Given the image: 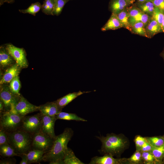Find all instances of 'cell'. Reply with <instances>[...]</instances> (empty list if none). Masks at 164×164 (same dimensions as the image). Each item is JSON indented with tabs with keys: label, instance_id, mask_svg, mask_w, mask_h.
Returning a JSON list of instances; mask_svg holds the SVG:
<instances>
[{
	"label": "cell",
	"instance_id": "277c9868",
	"mask_svg": "<svg viewBox=\"0 0 164 164\" xmlns=\"http://www.w3.org/2000/svg\"><path fill=\"white\" fill-rule=\"evenodd\" d=\"M0 128L9 133L20 130L24 116L10 111L0 114Z\"/></svg>",
	"mask_w": 164,
	"mask_h": 164
},
{
	"label": "cell",
	"instance_id": "4fadbf2b",
	"mask_svg": "<svg viewBox=\"0 0 164 164\" xmlns=\"http://www.w3.org/2000/svg\"><path fill=\"white\" fill-rule=\"evenodd\" d=\"M21 68L16 63L8 68L0 81V85L7 84L19 76Z\"/></svg>",
	"mask_w": 164,
	"mask_h": 164
},
{
	"label": "cell",
	"instance_id": "f907efd6",
	"mask_svg": "<svg viewBox=\"0 0 164 164\" xmlns=\"http://www.w3.org/2000/svg\"></svg>",
	"mask_w": 164,
	"mask_h": 164
},
{
	"label": "cell",
	"instance_id": "cb8c5ba5",
	"mask_svg": "<svg viewBox=\"0 0 164 164\" xmlns=\"http://www.w3.org/2000/svg\"><path fill=\"white\" fill-rule=\"evenodd\" d=\"M57 119L66 120H74L77 121H87L78 116L75 114L61 111L56 116Z\"/></svg>",
	"mask_w": 164,
	"mask_h": 164
},
{
	"label": "cell",
	"instance_id": "7bdbcfd3",
	"mask_svg": "<svg viewBox=\"0 0 164 164\" xmlns=\"http://www.w3.org/2000/svg\"><path fill=\"white\" fill-rule=\"evenodd\" d=\"M5 109L4 105L2 101L0 100V114L5 112Z\"/></svg>",
	"mask_w": 164,
	"mask_h": 164
},
{
	"label": "cell",
	"instance_id": "6da1fadb",
	"mask_svg": "<svg viewBox=\"0 0 164 164\" xmlns=\"http://www.w3.org/2000/svg\"><path fill=\"white\" fill-rule=\"evenodd\" d=\"M73 134V130L67 128L62 133L56 136L51 148L45 153L42 161L49 162L50 164H63L65 152Z\"/></svg>",
	"mask_w": 164,
	"mask_h": 164
},
{
	"label": "cell",
	"instance_id": "f35d334b",
	"mask_svg": "<svg viewBox=\"0 0 164 164\" xmlns=\"http://www.w3.org/2000/svg\"><path fill=\"white\" fill-rule=\"evenodd\" d=\"M153 147L147 141L142 146L139 151L141 152H150Z\"/></svg>",
	"mask_w": 164,
	"mask_h": 164
},
{
	"label": "cell",
	"instance_id": "b9f144b4",
	"mask_svg": "<svg viewBox=\"0 0 164 164\" xmlns=\"http://www.w3.org/2000/svg\"><path fill=\"white\" fill-rule=\"evenodd\" d=\"M15 2V0H0V5L1 6L4 3L6 2L8 3H12Z\"/></svg>",
	"mask_w": 164,
	"mask_h": 164
},
{
	"label": "cell",
	"instance_id": "e575fe53",
	"mask_svg": "<svg viewBox=\"0 0 164 164\" xmlns=\"http://www.w3.org/2000/svg\"><path fill=\"white\" fill-rule=\"evenodd\" d=\"M128 163L130 164H138L142 161V152L136 150L130 157L127 159Z\"/></svg>",
	"mask_w": 164,
	"mask_h": 164
},
{
	"label": "cell",
	"instance_id": "9c48e42d",
	"mask_svg": "<svg viewBox=\"0 0 164 164\" xmlns=\"http://www.w3.org/2000/svg\"><path fill=\"white\" fill-rule=\"evenodd\" d=\"M3 84L0 85V100L2 102L6 111H10L12 106L15 103L19 97L11 91L9 86Z\"/></svg>",
	"mask_w": 164,
	"mask_h": 164
},
{
	"label": "cell",
	"instance_id": "1f68e13d",
	"mask_svg": "<svg viewBox=\"0 0 164 164\" xmlns=\"http://www.w3.org/2000/svg\"><path fill=\"white\" fill-rule=\"evenodd\" d=\"M70 0H56L53 13V15H59L61 13L65 5Z\"/></svg>",
	"mask_w": 164,
	"mask_h": 164
},
{
	"label": "cell",
	"instance_id": "74e56055",
	"mask_svg": "<svg viewBox=\"0 0 164 164\" xmlns=\"http://www.w3.org/2000/svg\"><path fill=\"white\" fill-rule=\"evenodd\" d=\"M155 7L159 8L164 13V0H152Z\"/></svg>",
	"mask_w": 164,
	"mask_h": 164
},
{
	"label": "cell",
	"instance_id": "bcb514c9",
	"mask_svg": "<svg viewBox=\"0 0 164 164\" xmlns=\"http://www.w3.org/2000/svg\"><path fill=\"white\" fill-rule=\"evenodd\" d=\"M162 28L163 32L164 33V18L162 25Z\"/></svg>",
	"mask_w": 164,
	"mask_h": 164
},
{
	"label": "cell",
	"instance_id": "8d00e7d4",
	"mask_svg": "<svg viewBox=\"0 0 164 164\" xmlns=\"http://www.w3.org/2000/svg\"><path fill=\"white\" fill-rule=\"evenodd\" d=\"M9 133L0 128V145L8 143Z\"/></svg>",
	"mask_w": 164,
	"mask_h": 164
},
{
	"label": "cell",
	"instance_id": "5b68a950",
	"mask_svg": "<svg viewBox=\"0 0 164 164\" xmlns=\"http://www.w3.org/2000/svg\"><path fill=\"white\" fill-rule=\"evenodd\" d=\"M42 123V114L40 112L31 116H25L22 120L21 130L32 135L40 131Z\"/></svg>",
	"mask_w": 164,
	"mask_h": 164
},
{
	"label": "cell",
	"instance_id": "7a4b0ae2",
	"mask_svg": "<svg viewBox=\"0 0 164 164\" xmlns=\"http://www.w3.org/2000/svg\"><path fill=\"white\" fill-rule=\"evenodd\" d=\"M96 137L102 143L99 151L104 154L119 156L128 145V139L121 134L117 135L111 133L107 134L106 136H96Z\"/></svg>",
	"mask_w": 164,
	"mask_h": 164
},
{
	"label": "cell",
	"instance_id": "f546056e",
	"mask_svg": "<svg viewBox=\"0 0 164 164\" xmlns=\"http://www.w3.org/2000/svg\"><path fill=\"white\" fill-rule=\"evenodd\" d=\"M150 152L154 156L159 164L164 163L163 161L164 157V145L158 147H153Z\"/></svg>",
	"mask_w": 164,
	"mask_h": 164
},
{
	"label": "cell",
	"instance_id": "836d02e7",
	"mask_svg": "<svg viewBox=\"0 0 164 164\" xmlns=\"http://www.w3.org/2000/svg\"><path fill=\"white\" fill-rule=\"evenodd\" d=\"M151 18L155 20L162 26L164 18V13L159 8L155 7Z\"/></svg>",
	"mask_w": 164,
	"mask_h": 164
},
{
	"label": "cell",
	"instance_id": "7402d4cb",
	"mask_svg": "<svg viewBox=\"0 0 164 164\" xmlns=\"http://www.w3.org/2000/svg\"><path fill=\"white\" fill-rule=\"evenodd\" d=\"M128 7L116 15L122 27L126 29L131 32V27L129 22V14Z\"/></svg>",
	"mask_w": 164,
	"mask_h": 164
},
{
	"label": "cell",
	"instance_id": "ac0fdd59",
	"mask_svg": "<svg viewBox=\"0 0 164 164\" xmlns=\"http://www.w3.org/2000/svg\"><path fill=\"white\" fill-rule=\"evenodd\" d=\"M131 4L126 0H112L110 5L112 13L117 15Z\"/></svg>",
	"mask_w": 164,
	"mask_h": 164
},
{
	"label": "cell",
	"instance_id": "60d3db41",
	"mask_svg": "<svg viewBox=\"0 0 164 164\" xmlns=\"http://www.w3.org/2000/svg\"><path fill=\"white\" fill-rule=\"evenodd\" d=\"M20 157L22 158V160L19 163L20 164H29L28 159L26 154L21 155Z\"/></svg>",
	"mask_w": 164,
	"mask_h": 164
},
{
	"label": "cell",
	"instance_id": "ba28073f",
	"mask_svg": "<svg viewBox=\"0 0 164 164\" xmlns=\"http://www.w3.org/2000/svg\"><path fill=\"white\" fill-rule=\"evenodd\" d=\"M8 51L13 58L17 64L21 68H26L28 66L26 53L22 48L17 47L12 44L5 45Z\"/></svg>",
	"mask_w": 164,
	"mask_h": 164
},
{
	"label": "cell",
	"instance_id": "9a60e30c",
	"mask_svg": "<svg viewBox=\"0 0 164 164\" xmlns=\"http://www.w3.org/2000/svg\"><path fill=\"white\" fill-rule=\"evenodd\" d=\"M15 62L7 50L5 45L0 47V65L3 68L9 67Z\"/></svg>",
	"mask_w": 164,
	"mask_h": 164
},
{
	"label": "cell",
	"instance_id": "c3c4849f",
	"mask_svg": "<svg viewBox=\"0 0 164 164\" xmlns=\"http://www.w3.org/2000/svg\"><path fill=\"white\" fill-rule=\"evenodd\" d=\"M163 163H164V158H163Z\"/></svg>",
	"mask_w": 164,
	"mask_h": 164
},
{
	"label": "cell",
	"instance_id": "4dcf8cb0",
	"mask_svg": "<svg viewBox=\"0 0 164 164\" xmlns=\"http://www.w3.org/2000/svg\"><path fill=\"white\" fill-rule=\"evenodd\" d=\"M148 142L153 147H158L164 145L163 136H155L146 137Z\"/></svg>",
	"mask_w": 164,
	"mask_h": 164
},
{
	"label": "cell",
	"instance_id": "7c38bea8",
	"mask_svg": "<svg viewBox=\"0 0 164 164\" xmlns=\"http://www.w3.org/2000/svg\"><path fill=\"white\" fill-rule=\"evenodd\" d=\"M109 154H105L102 156H95L92 158L89 164H120L128 162L125 158H114Z\"/></svg>",
	"mask_w": 164,
	"mask_h": 164
},
{
	"label": "cell",
	"instance_id": "f1b7e54d",
	"mask_svg": "<svg viewBox=\"0 0 164 164\" xmlns=\"http://www.w3.org/2000/svg\"><path fill=\"white\" fill-rule=\"evenodd\" d=\"M9 83V86L12 93L16 96H20L19 91L21 85L19 76L15 77Z\"/></svg>",
	"mask_w": 164,
	"mask_h": 164
},
{
	"label": "cell",
	"instance_id": "8fae6325",
	"mask_svg": "<svg viewBox=\"0 0 164 164\" xmlns=\"http://www.w3.org/2000/svg\"><path fill=\"white\" fill-rule=\"evenodd\" d=\"M57 119L56 116H50L42 114L40 131L55 139L56 136L54 132V125Z\"/></svg>",
	"mask_w": 164,
	"mask_h": 164
},
{
	"label": "cell",
	"instance_id": "d590c367",
	"mask_svg": "<svg viewBox=\"0 0 164 164\" xmlns=\"http://www.w3.org/2000/svg\"><path fill=\"white\" fill-rule=\"evenodd\" d=\"M147 142L146 138L137 135L135 136L134 142L135 145L136 150L139 151L142 146Z\"/></svg>",
	"mask_w": 164,
	"mask_h": 164
},
{
	"label": "cell",
	"instance_id": "d4e9b609",
	"mask_svg": "<svg viewBox=\"0 0 164 164\" xmlns=\"http://www.w3.org/2000/svg\"><path fill=\"white\" fill-rule=\"evenodd\" d=\"M137 6L142 12L152 17L155 7L152 1L139 3Z\"/></svg>",
	"mask_w": 164,
	"mask_h": 164
},
{
	"label": "cell",
	"instance_id": "3957f363",
	"mask_svg": "<svg viewBox=\"0 0 164 164\" xmlns=\"http://www.w3.org/2000/svg\"><path fill=\"white\" fill-rule=\"evenodd\" d=\"M32 137L31 134L20 129L9 134L8 143L20 156L32 150Z\"/></svg>",
	"mask_w": 164,
	"mask_h": 164
},
{
	"label": "cell",
	"instance_id": "2e32d148",
	"mask_svg": "<svg viewBox=\"0 0 164 164\" xmlns=\"http://www.w3.org/2000/svg\"><path fill=\"white\" fill-rule=\"evenodd\" d=\"M89 91H79L78 92L70 93L63 97L57 99L55 101L59 107L62 109L69 103L73 100L84 93H87Z\"/></svg>",
	"mask_w": 164,
	"mask_h": 164
},
{
	"label": "cell",
	"instance_id": "5bb4252c",
	"mask_svg": "<svg viewBox=\"0 0 164 164\" xmlns=\"http://www.w3.org/2000/svg\"><path fill=\"white\" fill-rule=\"evenodd\" d=\"M39 111L43 115L50 116H55L62 111L55 101L48 102L39 106Z\"/></svg>",
	"mask_w": 164,
	"mask_h": 164
},
{
	"label": "cell",
	"instance_id": "ffe728a7",
	"mask_svg": "<svg viewBox=\"0 0 164 164\" xmlns=\"http://www.w3.org/2000/svg\"><path fill=\"white\" fill-rule=\"evenodd\" d=\"M63 164H84L75 156L73 150L67 147L66 149L63 159Z\"/></svg>",
	"mask_w": 164,
	"mask_h": 164
},
{
	"label": "cell",
	"instance_id": "681fc988",
	"mask_svg": "<svg viewBox=\"0 0 164 164\" xmlns=\"http://www.w3.org/2000/svg\"><path fill=\"white\" fill-rule=\"evenodd\" d=\"M163 136V138H164V135Z\"/></svg>",
	"mask_w": 164,
	"mask_h": 164
},
{
	"label": "cell",
	"instance_id": "d6986e66",
	"mask_svg": "<svg viewBox=\"0 0 164 164\" xmlns=\"http://www.w3.org/2000/svg\"><path fill=\"white\" fill-rule=\"evenodd\" d=\"M122 28L121 25L117 15L112 13L106 24L101 28L102 31L111 30H115Z\"/></svg>",
	"mask_w": 164,
	"mask_h": 164
},
{
	"label": "cell",
	"instance_id": "7dc6e473",
	"mask_svg": "<svg viewBox=\"0 0 164 164\" xmlns=\"http://www.w3.org/2000/svg\"><path fill=\"white\" fill-rule=\"evenodd\" d=\"M131 4L133 1V0H126Z\"/></svg>",
	"mask_w": 164,
	"mask_h": 164
},
{
	"label": "cell",
	"instance_id": "ab89813d",
	"mask_svg": "<svg viewBox=\"0 0 164 164\" xmlns=\"http://www.w3.org/2000/svg\"><path fill=\"white\" fill-rule=\"evenodd\" d=\"M16 160L12 159H7L1 160L0 164H13L16 163Z\"/></svg>",
	"mask_w": 164,
	"mask_h": 164
},
{
	"label": "cell",
	"instance_id": "44dd1931",
	"mask_svg": "<svg viewBox=\"0 0 164 164\" xmlns=\"http://www.w3.org/2000/svg\"><path fill=\"white\" fill-rule=\"evenodd\" d=\"M45 152L36 149H32L26 154L29 164L39 162L42 159Z\"/></svg>",
	"mask_w": 164,
	"mask_h": 164
},
{
	"label": "cell",
	"instance_id": "83f0119b",
	"mask_svg": "<svg viewBox=\"0 0 164 164\" xmlns=\"http://www.w3.org/2000/svg\"><path fill=\"white\" fill-rule=\"evenodd\" d=\"M42 5L39 2H37L32 3L27 9H19V11L22 13H28L35 16L41 9Z\"/></svg>",
	"mask_w": 164,
	"mask_h": 164
},
{
	"label": "cell",
	"instance_id": "52a82bcc",
	"mask_svg": "<svg viewBox=\"0 0 164 164\" xmlns=\"http://www.w3.org/2000/svg\"><path fill=\"white\" fill-rule=\"evenodd\" d=\"M54 140L40 131L33 135L32 149L38 150L46 153L51 148Z\"/></svg>",
	"mask_w": 164,
	"mask_h": 164
},
{
	"label": "cell",
	"instance_id": "603a6c76",
	"mask_svg": "<svg viewBox=\"0 0 164 164\" xmlns=\"http://www.w3.org/2000/svg\"><path fill=\"white\" fill-rule=\"evenodd\" d=\"M0 154L3 157L20 156L15 152L14 149L8 143L0 145Z\"/></svg>",
	"mask_w": 164,
	"mask_h": 164
},
{
	"label": "cell",
	"instance_id": "8992f818",
	"mask_svg": "<svg viewBox=\"0 0 164 164\" xmlns=\"http://www.w3.org/2000/svg\"><path fill=\"white\" fill-rule=\"evenodd\" d=\"M39 106L31 104L21 95L14 104L12 106L9 111L24 116L29 113L39 111Z\"/></svg>",
	"mask_w": 164,
	"mask_h": 164
},
{
	"label": "cell",
	"instance_id": "f6af8a7d",
	"mask_svg": "<svg viewBox=\"0 0 164 164\" xmlns=\"http://www.w3.org/2000/svg\"><path fill=\"white\" fill-rule=\"evenodd\" d=\"M160 55L162 57L164 61V47L162 52L160 53Z\"/></svg>",
	"mask_w": 164,
	"mask_h": 164
},
{
	"label": "cell",
	"instance_id": "4316f807",
	"mask_svg": "<svg viewBox=\"0 0 164 164\" xmlns=\"http://www.w3.org/2000/svg\"><path fill=\"white\" fill-rule=\"evenodd\" d=\"M55 0H44L42 5L41 10L44 14L53 15Z\"/></svg>",
	"mask_w": 164,
	"mask_h": 164
},
{
	"label": "cell",
	"instance_id": "d6a6232c",
	"mask_svg": "<svg viewBox=\"0 0 164 164\" xmlns=\"http://www.w3.org/2000/svg\"><path fill=\"white\" fill-rule=\"evenodd\" d=\"M142 160L147 164H159L154 156L150 152H142Z\"/></svg>",
	"mask_w": 164,
	"mask_h": 164
},
{
	"label": "cell",
	"instance_id": "484cf974",
	"mask_svg": "<svg viewBox=\"0 0 164 164\" xmlns=\"http://www.w3.org/2000/svg\"><path fill=\"white\" fill-rule=\"evenodd\" d=\"M131 32L133 33L147 37L144 24L141 22L135 23L131 26Z\"/></svg>",
	"mask_w": 164,
	"mask_h": 164
},
{
	"label": "cell",
	"instance_id": "30bf717a",
	"mask_svg": "<svg viewBox=\"0 0 164 164\" xmlns=\"http://www.w3.org/2000/svg\"><path fill=\"white\" fill-rule=\"evenodd\" d=\"M129 14V22L131 27L138 22H142L146 26L151 17L142 12L137 6L128 7Z\"/></svg>",
	"mask_w": 164,
	"mask_h": 164
},
{
	"label": "cell",
	"instance_id": "ee69618b",
	"mask_svg": "<svg viewBox=\"0 0 164 164\" xmlns=\"http://www.w3.org/2000/svg\"><path fill=\"white\" fill-rule=\"evenodd\" d=\"M139 3L144 2L147 1H152V0H137Z\"/></svg>",
	"mask_w": 164,
	"mask_h": 164
},
{
	"label": "cell",
	"instance_id": "e0dca14e",
	"mask_svg": "<svg viewBox=\"0 0 164 164\" xmlns=\"http://www.w3.org/2000/svg\"><path fill=\"white\" fill-rule=\"evenodd\" d=\"M145 30L147 38H150L157 33L163 32L162 26L152 18L145 27Z\"/></svg>",
	"mask_w": 164,
	"mask_h": 164
}]
</instances>
